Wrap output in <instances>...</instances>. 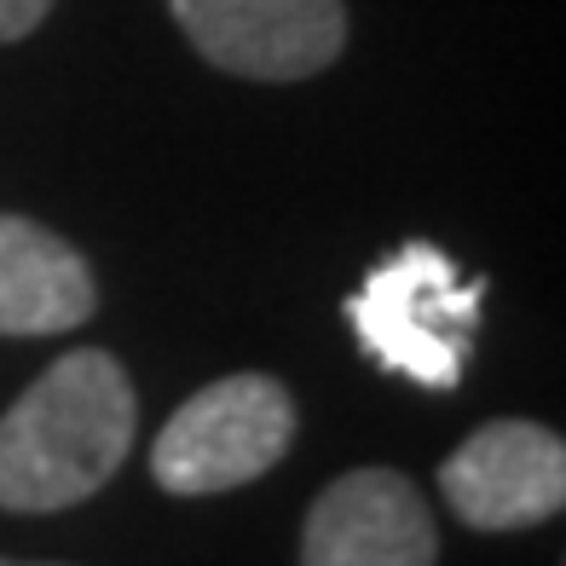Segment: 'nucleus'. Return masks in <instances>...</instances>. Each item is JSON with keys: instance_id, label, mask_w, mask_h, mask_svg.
<instances>
[{"instance_id": "obj_1", "label": "nucleus", "mask_w": 566, "mask_h": 566, "mask_svg": "<svg viewBox=\"0 0 566 566\" xmlns=\"http://www.w3.org/2000/svg\"><path fill=\"white\" fill-rule=\"evenodd\" d=\"M134 446V388L111 353H64L0 417V509L53 514L93 497Z\"/></svg>"}, {"instance_id": "obj_2", "label": "nucleus", "mask_w": 566, "mask_h": 566, "mask_svg": "<svg viewBox=\"0 0 566 566\" xmlns=\"http://www.w3.org/2000/svg\"><path fill=\"white\" fill-rule=\"evenodd\" d=\"M480 301L485 277H462L433 243H405L347 295V324L381 370L422 388H457L474 353Z\"/></svg>"}, {"instance_id": "obj_3", "label": "nucleus", "mask_w": 566, "mask_h": 566, "mask_svg": "<svg viewBox=\"0 0 566 566\" xmlns=\"http://www.w3.org/2000/svg\"><path fill=\"white\" fill-rule=\"evenodd\" d=\"M295 440V399L272 376H226L197 388L150 446V474L174 497L238 492L277 469Z\"/></svg>"}, {"instance_id": "obj_4", "label": "nucleus", "mask_w": 566, "mask_h": 566, "mask_svg": "<svg viewBox=\"0 0 566 566\" xmlns=\"http://www.w3.org/2000/svg\"><path fill=\"white\" fill-rule=\"evenodd\" d=\"M168 12L202 59L249 82L318 75L347 41L342 0H168Z\"/></svg>"}, {"instance_id": "obj_5", "label": "nucleus", "mask_w": 566, "mask_h": 566, "mask_svg": "<svg viewBox=\"0 0 566 566\" xmlns=\"http://www.w3.org/2000/svg\"><path fill=\"white\" fill-rule=\"evenodd\" d=\"M440 492L474 532L544 526L566 503V446L521 417L485 422L440 462Z\"/></svg>"}, {"instance_id": "obj_6", "label": "nucleus", "mask_w": 566, "mask_h": 566, "mask_svg": "<svg viewBox=\"0 0 566 566\" xmlns=\"http://www.w3.org/2000/svg\"><path fill=\"white\" fill-rule=\"evenodd\" d=\"M433 514L394 469H353L329 480L301 526V566H433Z\"/></svg>"}, {"instance_id": "obj_7", "label": "nucleus", "mask_w": 566, "mask_h": 566, "mask_svg": "<svg viewBox=\"0 0 566 566\" xmlns=\"http://www.w3.org/2000/svg\"><path fill=\"white\" fill-rule=\"evenodd\" d=\"M93 272L59 231L0 214V336H59L93 318Z\"/></svg>"}, {"instance_id": "obj_8", "label": "nucleus", "mask_w": 566, "mask_h": 566, "mask_svg": "<svg viewBox=\"0 0 566 566\" xmlns=\"http://www.w3.org/2000/svg\"><path fill=\"white\" fill-rule=\"evenodd\" d=\"M46 12H53V0H0V41L30 35Z\"/></svg>"}, {"instance_id": "obj_9", "label": "nucleus", "mask_w": 566, "mask_h": 566, "mask_svg": "<svg viewBox=\"0 0 566 566\" xmlns=\"http://www.w3.org/2000/svg\"><path fill=\"white\" fill-rule=\"evenodd\" d=\"M0 566H53V560H0Z\"/></svg>"}]
</instances>
